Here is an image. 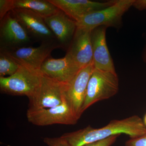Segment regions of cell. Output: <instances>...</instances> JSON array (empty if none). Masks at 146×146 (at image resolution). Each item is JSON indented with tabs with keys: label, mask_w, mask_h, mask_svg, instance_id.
I'll use <instances>...</instances> for the list:
<instances>
[{
	"label": "cell",
	"mask_w": 146,
	"mask_h": 146,
	"mask_svg": "<svg viewBox=\"0 0 146 146\" xmlns=\"http://www.w3.org/2000/svg\"><path fill=\"white\" fill-rule=\"evenodd\" d=\"M20 64L5 52L1 51L0 54V77L11 76L15 74Z\"/></svg>",
	"instance_id": "17"
},
{
	"label": "cell",
	"mask_w": 146,
	"mask_h": 146,
	"mask_svg": "<svg viewBox=\"0 0 146 146\" xmlns=\"http://www.w3.org/2000/svg\"><path fill=\"white\" fill-rule=\"evenodd\" d=\"M91 31L77 28L66 54L81 69L93 62Z\"/></svg>",
	"instance_id": "11"
},
{
	"label": "cell",
	"mask_w": 146,
	"mask_h": 146,
	"mask_svg": "<svg viewBox=\"0 0 146 146\" xmlns=\"http://www.w3.org/2000/svg\"><path fill=\"white\" fill-rule=\"evenodd\" d=\"M42 76L41 73L21 65L18 71L12 75L0 77L1 92L29 98L39 88Z\"/></svg>",
	"instance_id": "4"
},
{
	"label": "cell",
	"mask_w": 146,
	"mask_h": 146,
	"mask_svg": "<svg viewBox=\"0 0 146 146\" xmlns=\"http://www.w3.org/2000/svg\"><path fill=\"white\" fill-rule=\"evenodd\" d=\"M106 29L105 27H99L91 31L93 63L95 69L116 72L106 44Z\"/></svg>",
	"instance_id": "13"
},
{
	"label": "cell",
	"mask_w": 146,
	"mask_h": 146,
	"mask_svg": "<svg viewBox=\"0 0 146 146\" xmlns=\"http://www.w3.org/2000/svg\"><path fill=\"white\" fill-rule=\"evenodd\" d=\"M119 89V80L116 72L95 69L88 82L82 113L97 102L114 96Z\"/></svg>",
	"instance_id": "3"
},
{
	"label": "cell",
	"mask_w": 146,
	"mask_h": 146,
	"mask_svg": "<svg viewBox=\"0 0 146 146\" xmlns=\"http://www.w3.org/2000/svg\"><path fill=\"white\" fill-rule=\"evenodd\" d=\"M48 1L75 21L88 13L107 8L114 4L116 1L99 2L89 0Z\"/></svg>",
	"instance_id": "14"
},
{
	"label": "cell",
	"mask_w": 146,
	"mask_h": 146,
	"mask_svg": "<svg viewBox=\"0 0 146 146\" xmlns=\"http://www.w3.org/2000/svg\"><path fill=\"white\" fill-rule=\"evenodd\" d=\"M143 58L144 61H145L146 63V44L145 47V50H144Z\"/></svg>",
	"instance_id": "23"
},
{
	"label": "cell",
	"mask_w": 146,
	"mask_h": 146,
	"mask_svg": "<svg viewBox=\"0 0 146 146\" xmlns=\"http://www.w3.org/2000/svg\"><path fill=\"white\" fill-rule=\"evenodd\" d=\"M67 55L60 58L49 57L40 68L42 75L60 83L66 84L70 82L81 70Z\"/></svg>",
	"instance_id": "12"
},
{
	"label": "cell",
	"mask_w": 146,
	"mask_h": 146,
	"mask_svg": "<svg viewBox=\"0 0 146 146\" xmlns=\"http://www.w3.org/2000/svg\"><path fill=\"white\" fill-rule=\"evenodd\" d=\"M14 0H0V19L1 21L6 15L14 9Z\"/></svg>",
	"instance_id": "18"
},
{
	"label": "cell",
	"mask_w": 146,
	"mask_h": 146,
	"mask_svg": "<svg viewBox=\"0 0 146 146\" xmlns=\"http://www.w3.org/2000/svg\"><path fill=\"white\" fill-rule=\"evenodd\" d=\"M1 21L0 44L2 51H10L26 47L31 42V36L12 13L9 12Z\"/></svg>",
	"instance_id": "9"
},
{
	"label": "cell",
	"mask_w": 146,
	"mask_h": 146,
	"mask_svg": "<svg viewBox=\"0 0 146 146\" xmlns=\"http://www.w3.org/2000/svg\"><path fill=\"white\" fill-rule=\"evenodd\" d=\"M119 135L113 136L102 141L87 144L83 146H110L115 143Z\"/></svg>",
	"instance_id": "21"
},
{
	"label": "cell",
	"mask_w": 146,
	"mask_h": 146,
	"mask_svg": "<svg viewBox=\"0 0 146 146\" xmlns=\"http://www.w3.org/2000/svg\"><path fill=\"white\" fill-rule=\"evenodd\" d=\"M44 20L61 46L70 45L77 29L75 21L60 9Z\"/></svg>",
	"instance_id": "15"
},
{
	"label": "cell",
	"mask_w": 146,
	"mask_h": 146,
	"mask_svg": "<svg viewBox=\"0 0 146 146\" xmlns=\"http://www.w3.org/2000/svg\"><path fill=\"white\" fill-rule=\"evenodd\" d=\"M14 9H23L31 11L44 18L52 16L60 10L48 0H14Z\"/></svg>",
	"instance_id": "16"
},
{
	"label": "cell",
	"mask_w": 146,
	"mask_h": 146,
	"mask_svg": "<svg viewBox=\"0 0 146 146\" xmlns=\"http://www.w3.org/2000/svg\"><path fill=\"white\" fill-rule=\"evenodd\" d=\"M132 6L139 11L146 9V0H134Z\"/></svg>",
	"instance_id": "22"
},
{
	"label": "cell",
	"mask_w": 146,
	"mask_h": 146,
	"mask_svg": "<svg viewBox=\"0 0 146 146\" xmlns=\"http://www.w3.org/2000/svg\"><path fill=\"white\" fill-rule=\"evenodd\" d=\"M94 63L80 70L72 80L64 86V95L77 119L82 115L89 79L95 70Z\"/></svg>",
	"instance_id": "8"
},
{
	"label": "cell",
	"mask_w": 146,
	"mask_h": 146,
	"mask_svg": "<svg viewBox=\"0 0 146 146\" xmlns=\"http://www.w3.org/2000/svg\"><path fill=\"white\" fill-rule=\"evenodd\" d=\"M60 47L59 43L52 40L43 42L37 47L26 46L3 51L8 54L20 65L40 72L41 66L49 57L53 50Z\"/></svg>",
	"instance_id": "7"
},
{
	"label": "cell",
	"mask_w": 146,
	"mask_h": 146,
	"mask_svg": "<svg viewBox=\"0 0 146 146\" xmlns=\"http://www.w3.org/2000/svg\"><path fill=\"white\" fill-rule=\"evenodd\" d=\"M125 146H146V133L139 137L130 138L125 142Z\"/></svg>",
	"instance_id": "20"
},
{
	"label": "cell",
	"mask_w": 146,
	"mask_h": 146,
	"mask_svg": "<svg viewBox=\"0 0 146 146\" xmlns=\"http://www.w3.org/2000/svg\"><path fill=\"white\" fill-rule=\"evenodd\" d=\"M134 0H118L102 10L86 14L76 21L77 28L92 31L99 27L119 28L123 14L132 6Z\"/></svg>",
	"instance_id": "2"
},
{
	"label": "cell",
	"mask_w": 146,
	"mask_h": 146,
	"mask_svg": "<svg viewBox=\"0 0 146 146\" xmlns=\"http://www.w3.org/2000/svg\"><path fill=\"white\" fill-rule=\"evenodd\" d=\"M146 133L143 121L138 116L133 115L123 119L113 120L104 127L94 128L88 126L76 131L64 133L61 136L70 146H83L123 133L134 138Z\"/></svg>",
	"instance_id": "1"
},
{
	"label": "cell",
	"mask_w": 146,
	"mask_h": 146,
	"mask_svg": "<svg viewBox=\"0 0 146 146\" xmlns=\"http://www.w3.org/2000/svg\"><path fill=\"white\" fill-rule=\"evenodd\" d=\"M65 84L42 75L39 88L29 98L28 109L35 110L60 105L65 100Z\"/></svg>",
	"instance_id": "6"
},
{
	"label": "cell",
	"mask_w": 146,
	"mask_h": 146,
	"mask_svg": "<svg viewBox=\"0 0 146 146\" xmlns=\"http://www.w3.org/2000/svg\"><path fill=\"white\" fill-rule=\"evenodd\" d=\"M44 142L48 146H70L68 141L60 136L57 138H44Z\"/></svg>",
	"instance_id": "19"
},
{
	"label": "cell",
	"mask_w": 146,
	"mask_h": 146,
	"mask_svg": "<svg viewBox=\"0 0 146 146\" xmlns=\"http://www.w3.org/2000/svg\"><path fill=\"white\" fill-rule=\"evenodd\" d=\"M27 117L30 123L40 126L53 124L72 125L76 123L78 120L65 98L63 102L58 106L35 110L28 109Z\"/></svg>",
	"instance_id": "5"
},
{
	"label": "cell",
	"mask_w": 146,
	"mask_h": 146,
	"mask_svg": "<svg viewBox=\"0 0 146 146\" xmlns=\"http://www.w3.org/2000/svg\"><path fill=\"white\" fill-rule=\"evenodd\" d=\"M143 122L144 124H145L146 127V115H145V117H144Z\"/></svg>",
	"instance_id": "24"
},
{
	"label": "cell",
	"mask_w": 146,
	"mask_h": 146,
	"mask_svg": "<svg viewBox=\"0 0 146 146\" xmlns=\"http://www.w3.org/2000/svg\"><path fill=\"white\" fill-rule=\"evenodd\" d=\"M11 11L30 36L42 40L43 42L54 40L55 36L46 24L44 18L23 9H15Z\"/></svg>",
	"instance_id": "10"
}]
</instances>
